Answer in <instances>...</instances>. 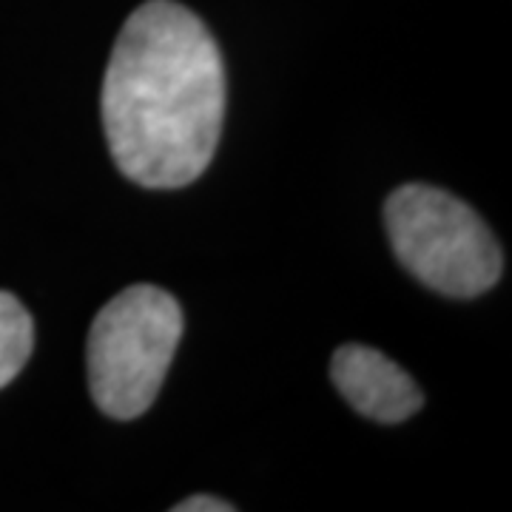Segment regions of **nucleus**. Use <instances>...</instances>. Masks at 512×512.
I'll use <instances>...</instances> for the list:
<instances>
[{
    "label": "nucleus",
    "instance_id": "f257e3e1",
    "mask_svg": "<svg viewBox=\"0 0 512 512\" xmlns=\"http://www.w3.org/2000/svg\"><path fill=\"white\" fill-rule=\"evenodd\" d=\"M103 128L117 168L143 188H183L214 160L225 117L220 46L191 9L148 0L114 40Z\"/></svg>",
    "mask_w": 512,
    "mask_h": 512
},
{
    "label": "nucleus",
    "instance_id": "f03ea898",
    "mask_svg": "<svg viewBox=\"0 0 512 512\" xmlns=\"http://www.w3.org/2000/svg\"><path fill=\"white\" fill-rule=\"evenodd\" d=\"M183 308L157 285H131L94 316L89 330V390L111 419H137L154 404L177 345Z\"/></svg>",
    "mask_w": 512,
    "mask_h": 512
},
{
    "label": "nucleus",
    "instance_id": "7ed1b4c3",
    "mask_svg": "<svg viewBox=\"0 0 512 512\" xmlns=\"http://www.w3.org/2000/svg\"><path fill=\"white\" fill-rule=\"evenodd\" d=\"M390 245L427 288L473 299L501 279L504 256L487 222L444 188L407 183L384 202Z\"/></svg>",
    "mask_w": 512,
    "mask_h": 512
},
{
    "label": "nucleus",
    "instance_id": "20e7f679",
    "mask_svg": "<svg viewBox=\"0 0 512 512\" xmlns=\"http://www.w3.org/2000/svg\"><path fill=\"white\" fill-rule=\"evenodd\" d=\"M330 379L356 413L382 424L410 419L424 404L421 390L402 367L367 345H342L336 350Z\"/></svg>",
    "mask_w": 512,
    "mask_h": 512
},
{
    "label": "nucleus",
    "instance_id": "39448f33",
    "mask_svg": "<svg viewBox=\"0 0 512 512\" xmlns=\"http://www.w3.org/2000/svg\"><path fill=\"white\" fill-rule=\"evenodd\" d=\"M35 348V322L18 296L0 291V387L26 367Z\"/></svg>",
    "mask_w": 512,
    "mask_h": 512
},
{
    "label": "nucleus",
    "instance_id": "423d86ee",
    "mask_svg": "<svg viewBox=\"0 0 512 512\" xmlns=\"http://www.w3.org/2000/svg\"><path fill=\"white\" fill-rule=\"evenodd\" d=\"M237 507L231 501H222L214 495H191L180 504H174V512H234Z\"/></svg>",
    "mask_w": 512,
    "mask_h": 512
}]
</instances>
